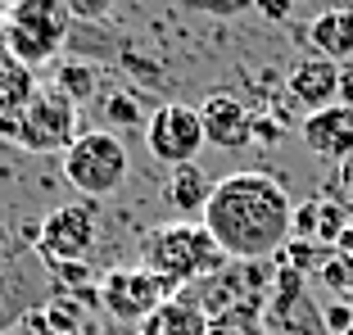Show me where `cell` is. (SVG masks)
<instances>
[{
	"mask_svg": "<svg viewBox=\"0 0 353 335\" xmlns=\"http://www.w3.org/2000/svg\"><path fill=\"white\" fill-rule=\"evenodd\" d=\"M199 222L213 231V241L227 250L231 263H263L290 245L294 199L281 186V177L263 168H240L213 186V199Z\"/></svg>",
	"mask_w": 353,
	"mask_h": 335,
	"instance_id": "1",
	"label": "cell"
},
{
	"mask_svg": "<svg viewBox=\"0 0 353 335\" xmlns=\"http://www.w3.org/2000/svg\"><path fill=\"white\" fill-rule=\"evenodd\" d=\"M141 267H150L154 276H163L168 285H199L208 276H222L231 267L227 250L213 241V231L204 222H190V218H176L154 227L141 241Z\"/></svg>",
	"mask_w": 353,
	"mask_h": 335,
	"instance_id": "2",
	"label": "cell"
},
{
	"mask_svg": "<svg viewBox=\"0 0 353 335\" xmlns=\"http://www.w3.org/2000/svg\"><path fill=\"white\" fill-rule=\"evenodd\" d=\"M73 14L63 0H10V14H5V32H0V45L23 59L28 68H41L59 54V45L68 41V28H73Z\"/></svg>",
	"mask_w": 353,
	"mask_h": 335,
	"instance_id": "3",
	"label": "cell"
},
{
	"mask_svg": "<svg viewBox=\"0 0 353 335\" xmlns=\"http://www.w3.org/2000/svg\"><path fill=\"white\" fill-rule=\"evenodd\" d=\"M127 168H132V159H127L123 136H118V132H104V127L82 132L73 145L63 150V181L82 199L114 195L127 181Z\"/></svg>",
	"mask_w": 353,
	"mask_h": 335,
	"instance_id": "4",
	"label": "cell"
},
{
	"mask_svg": "<svg viewBox=\"0 0 353 335\" xmlns=\"http://www.w3.org/2000/svg\"><path fill=\"white\" fill-rule=\"evenodd\" d=\"M77 109L59 86H41V91L32 95V105L23 109L19 118V141L14 145L28 150V154H63V150L73 145L82 132H77Z\"/></svg>",
	"mask_w": 353,
	"mask_h": 335,
	"instance_id": "5",
	"label": "cell"
},
{
	"mask_svg": "<svg viewBox=\"0 0 353 335\" xmlns=\"http://www.w3.org/2000/svg\"><path fill=\"white\" fill-rule=\"evenodd\" d=\"M100 241V218H95L91 199H77V204H59V209L46 213L41 231H37V258L46 267H59V263H86Z\"/></svg>",
	"mask_w": 353,
	"mask_h": 335,
	"instance_id": "6",
	"label": "cell"
},
{
	"mask_svg": "<svg viewBox=\"0 0 353 335\" xmlns=\"http://www.w3.org/2000/svg\"><path fill=\"white\" fill-rule=\"evenodd\" d=\"M172 294L176 290L150 267H114V272L100 276V308L114 322H132V326L150 322Z\"/></svg>",
	"mask_w": 353,
	"mask_h": 335,
	"instance_id": "7",
	"label": "cell"
},
{
	"mask_svg": "<svg viewBox=\"0 0 353 335\" xmlns=\"http://www.w3.org/2000/svg\"><path fill=\"white\" fill-rule=\"evenodd\" d=\"M145 145L163 168L195 163L199 150L208 145L199 105H176V100L172 105H159L154 114H150V123H145Z\"/></svg>",
	"mask_w": 353,
	"mask_h": 335,
	"instance_id": "8",
	"label": "cell"
},
{
	"mask_svg": "<svg viewBox=\"0 0 353 335\" xmlns=\"http://www.w3.org/2000/svg\"><path fill=\"white\" fill-rule=\"evenodd\" d=\"M199 118H204V141L213 150H245L254 145V123L259 118L250 114V105L231 91H213L199 105Z\"/></svg>",
	"mask_w": 353,
	"mask_h": 335,
	"instance_id": "9",
	"label": "cell"
},
{
	"mask_svg": "<svg viewBox=\"0 0 353 335\" xmlns=\"http://www.w3.org/2000/svg\"><path fill=\"white\" fill-rule=\"evenodd\" d=\"M299 136H303V145H308L317 159L344 163V159H353V109L340 105V100L326 105V109H317V114L303 118Z\"/></svg>",
	"mask_w": 353,
	"mask_h": 335,
	"instance_id": "10",
	"label": "cell"
},
{
	"mask_svg": "<svg viewBox=\"0 0 353 335\" xmlns=\"http://www.w3.org/2000/svg\"><path fill=\"white\" fill-rule=\"evenodd\" d=\"M285 86H290L294 105H308V114H317V109L340 100V63L322 59V54H308V59H299L290 68Z\"/></svg>",
	"mask_w": 353,
	"mask_h": 335,
	"instance_id": "11",
	"label": "cell"
},
{
	"mask_svg": "<svg viewBox=\"0 0 353 335\" xmlns=\"http://www.w3.org/2000/svg\"><path fill=\"white\" fill-rule=\"evenodd\" d=\"M308 45L312 54H322L331 63H349L353 59V10L349 5H335V10H322L308 23Z\"/></svg>",
	"mask_w": 353,
	"mask_h": 335,
	"instance_id": "12",
	"label": "cell"
},
{
	"mask_svg": "<svg viewBox=\"0 0 353 335\" xmlns=\"http://www.w3.org/2000/svg\"><path fill=\"white\" fill-rule=\"evenodd\" d=\"M213 186H218V181L208 177L199 163L172 168V177H168V186H163L168 209L181 213V218H190V222H199V218H204V209H208V199H213Z\"/></svg>",
	"mask_w": 353,
	"mask_h": 335,
	"instance_id": "13",
	"label": "cell"
},
{
	"mask_svg": "<svg viewBox=\"0 0 353 335\" xmlns=\"http://www.w3.org/2000/svg\"><path fill=\"white\" fill-rule=\"evenodd\" d=\"M213 317L190 299V294H172L150 322H141V335H208Z\"/></svg>",
	"mask_w": 353,
	"mask_h": 335,
	"instance_id": "14",
	"label": "cell"
},
{
	"mask_svg": "<svg viewBox=\"0 0 353 335\" xmlns=\"http://www.w3.org/2000/svg\"><path fill=\"white\" fill-rule=\"evenodd\" d=\"M37 91H41V86H37L32 68L23 59H14V54L0 45V118L23 114V109L32 105V95H37Z\"/></svg>",
	"mask_w": 353,
	"mask_h": 335,
	"instance_id": "15",
	"label": "cell"
},
{
	"mask_svg": "<svg viewBox=\"0 0 353 335\" xmlns=\"http://www.w3.org/2000/svg\"><path fill=\"white\" fill-rule=\"evenodd\" d=\"M54 86L73 105H86L95 95V68H86V63H54Z\"/></svg>",
	"mask_w": 353,
	"mask_h": 335,
	"instance_id": "16",
	"label": "cell"
},
{
	"mask_svg": "<svg viewBox=\"0 0 353 335\" xmlns=\"http://www.w3.org/2000/svg\"><path fill=\"white\" fill-rule=\"evenodd\" d=\"M208 335H272V331L259 322V308L254 304H240V308H227V313L213 317Z\"/></svg>",
	"mask_w": 353,
	"mask_h": 335,
	"instance_id": "17",
	"label": "cell"
},
{
	"mask_svg": "<svg viewBox=\"0 0 353 335\" xmlns=\"http://www.w3.org/2000/svg\"><path fill=\"white\" fill-rule=\"evenodd\" d=\"M349 213H353V209L344 204V199H317V245H322V250L340 245Z\"/></svg>",
	"mask_w": 353,
	"mask_h": 335,
	"instance_id": "18",
	"label": "cell"
},
{
	"mask_svg": "<svg viewBox=\"0 0 353 335\" xmlns=\"http://www.w3.org/2000/svg\"><path fill=\"white\" fill-rule=\"evenodd\" d=\"M317 281L331 285L335 294H344V299H349V294H353V254L331 250V254L322 258V267H317Z\"/></svg>",
	"mask_w": 353,
	"mask_h": 335,
	"instance_id": "19",
	"label": "cell"
},
{
	"mask_svg": "<svg viewBox=\"0 0 353 335\" xmlns=\"http://www.w3.org/2000/svg\"><path fill=\"white\" fill-rule=\"evenodd\" d=\"M63 5H68V14H73L77 23H104L114 14L118 0H63Z\"/></svg>",
	"mask_w": 353,
	"mask_h": 335,
	"instance_id": "20",
	"label": "cell"
},
{
	"mask_svg": "<svg viewBox=\"0 0 353 335\" xmlns=\"http://www.w3.org/2000/svg\"><path fill=\"white\" fill-rule=\"evenodd\" d=\"M104 118L118 123V127H136L141 123V109H136L132 95H109V100H104Z\"/></svg>",
	"mask_w": 353,
	"mask_h": 335,
	"instance_id": "21",
	"label": "cell"
},
{
	"mask_svg": "<svg viewBox=\"0 0 353 335\" xmlns=\"http://www.w3.org/2000/svg\"><path fill=\"white\" fill-rule=\"evenodd\" d=\"M322 322H326V331H331V335H344L353 326V304H349V299H340V304L322 308Z\"/></svg>",
	"mask_w": 353,
	"mask_h": 335,
	"instance_id": "22",
	"label": "cell"
},
{
	"mask_svg": "<svg viewBox=\"0 0 353 335\" xmlns=\"http://www.w3.org/2000/svg\"><path fill=\"white\" fill-rule=\"evenodd\" d=\"M190 5L204 14H240V10H250L254 0H190Z\"/></svg>",
	"mask_w": 353,
	"mask_h": 335,
	"instance_id": "23",
	"label": "cell"
},
{
	"mask_svg": "<svg viewBox=\"0 0 353 335\" xmlns=\"http://www.w3.org/2000/svg\"><path fill=\"white\" fill-rule=\"evenodd\" d=\"M335 195H340L344 204L353 209V159H344V163H340V172H335Z\"/></svg>",
	"mask_w": 353,
	"mask_h": 335,
	"instance_id": "24",
	"label": "cell"
},
{
	"mask_svg": "<svg viewBox=\"0 0 353 335\" xmlns=\"http://www.w3.org/2000/svg\"><path fill=\"white\" fill-rule=\"evenodd\" d=\"M254 5H259L268 19H276V23H285V19H290V10H294V0H254Z\"/></svg>",
	"mask_w": 353,
	"mask_h": 335,
	"instance_id": "25",
	"label": "cell"
},
{
	"mask_svg": "<svg viewBox=\"0 0 353 335\" xmlns=\"http://www.w3.org/2000/svg\"><path fill=\"white\" fill-rule=\"evenodd\" d=\"M23 313H28V304H10V299H0V335H5V326L19 322Z\"/></svg>",
	"mask_w": 353,
	"mask_h": 335,
	"instance_id": "26",
	"label": "cell"
},
{
	"mask_svg": "<svg viewBox=\"0 0 353 335\" xmlns=\"http://www.w3.org/2000/svg\"><path fill=\"white\" fill-rule=\"evenodd\" d=\"M340 105L353 109V68H340Z\"/></svg>",
	"mask_w": 353,
	"mask_h": 335,
	"instance_id": "27",
	"label": "cell"
},
{
	"mask_svg": "<svg viewBox=\"0 0 353 335\" xmlns=\"http://www.w3.org/2000/svg\"><path fill=\"white\" fill-rule=\"evenodd\" d=\"M340 254H353V213H349V222H344V236H340V245H335Z\"/></svg>",
	"mask_w": 353,
	"mask_h": 335,
	"instance_id": "28",
	"label": "cell"
},
{
	"mask_svg": "<svg viewBox=\"0 0 353 335\" xmlns=\"http://www.w3.org/2000/svg\"><path fill=\"white\" fill-rule=\"evenodd\" d=\"M0 263H5V250H0Z\"/></svg>",
	"mask_w": 353,
	"mask_h": 335,
	"instance_id": "29",
	"label": "cell"
},
{
	"mask_svg": "<svg viewBox=\"0 0 353 335\" xmlns=\"http://www.w3.org/2000/svg\"><path fill=\"white\" fill-rule=\"evenodd\" d=\"M344 335H353V326H349V331H344Z\"/></svg>",
	"mask_w": 353,
	"mask_h": 335,
	"instance_id": "30",
	"label": "cell"
},
{
	"mask_svg": "<svg viewBox=\"0 0 353 335\" xmlns=\"http://www.w3.org/2000/svg\"><path fill=\"white\" fill-rule=\"evenodd\" d=\"M349 304H353V294H349Z\"/></svg>",
	"mask_w": 353,
	"mask_h": 335,
	"instance_id": "31",
	"label": "cell"
}]
</instances>
